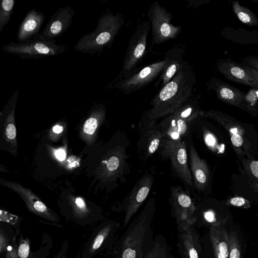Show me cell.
Returning a JSON list of instances; mask_svg holds the SVG:
<instances>
[{"mask_svg": "<svg viewBox=\"0 0 258 258\" xmlns=\"http://www.w3.org/2000/svg\"><path fill=\"white\" fill-rule=\"evenodd\" d=\"M76 203L77 205L81 208H83L85 207L84 201L81 198H77L76 200Z\"/></svg>", "mask_w": 258, "mask_h": 258, "instance_id": "cell-39", "label": "cell"}, {"mask_svg": "<svg viewBox=\"0 0 258 258\" xmlns=\"http://www.w3.org/2000/svg\"><path fill=\"white\" fill-rule=\"evenodd\" d=\"M184 55L185 48L183 46L179 45L174 46L165 52L163 59L166 61V65L155 84L156 86L161 83L162 88L173 78L185 62Z\"/></svg>", "mask_w": 258, "mask_h": 258, "instance_id": "cell-12", "label": "cell"}, {"mask_svg": "<svg viewBox=\"0 0 258 258\" xmlns=\"http://www.w3.org/2000/svg\"><path fill=\"white\" fill-rule=\"evenodd\" d=\"M188 8H197L202 5L208 3L209 0H187L186 1Z\"/></svg>", "mask_w": 258, "mask_h": 258, "instance_id": "cell-27", "label": "cell"}, {"mask_svg": "<svg viewBox=\"0 0 258 258\" xmlns=\"http://www.w3.org/2000/svg\"><path fill=\"white\" fill-rule=\"evenodd\" d=\"M56 156L59 160H63L66 158V153L62 149H59L56 152Z\"/></svg>", "mask_w": 258, "mask_h": 258, "instance_id": "cell-35", "label": "cell"}, {"mask_svg": "<svg viewBox=\"0 0 258 258\" xmlns=\"http://www.w3.org/2000/svg\"><path fill=\"white\" fill-rule=\"evenodd\" d=\"M29 247L26 244H21L19 248L18 254L21 258H27L29 254Z\"/></svg>", "mask_w": 258, "mask_h": 258, "instance_id": "cell-29", "label": "cell"}, {"mask_svg": "<svg viewBox=\"0 0 258 258\" xmlns=\"http://www.w3.org/2000/svg\"><path fill=\"white\" fill-rule=\"evenodd\" d=\"M15 1L14 0H3L0 7V33L9 22L13 13Z\"/></svg>", "mask_w": 258, "mask_h": 258, "instance_id": "cell-21", "label": "cell"}, {"mask_svg": "<svg viewBox=\"0 0 258 258\" xmlns=\"http://www.w3.org/2000/svg\"><path fill=\"white\" fill-rule=\"evenodd\" d=\"M199 98V96H192L173 113L190 124L198 115H200L201 110L198 104Z\"/></svg>", "mask_w": 258, "mask_h": 258, "instance_id": "cell-16", "label": "cell"}, {"mask_svg": "<svg viewBox=\"0 0 258 258\" xmlns=\"http://www.w3.org/2000/svg\"><path fill=\"white\" fill-rule=\"evenodd\" d=\"M228 202L230 205L236 207H242L246 204L248 203V202L246 199L240 197L232 198Z\"/></svg>", "mask_w": 258, "mask_h": 258, "instance_id": "cell-26", "label": "cell"}, {"mask_svg": "<svg viewBox=\"0 0 258 258\" xmlns=\"http://www.w3.org/2000/svg\"><path fill=\"white\" fill-rule=\"evenodd\" d=\"M34 208L39 212H44L46 210L45 205L40 201H37L34 204Z\"/></svg>", "mask_w": 258, "mask_h": 258, "instance_id": "cell-34", "label": "cell"}, {"mask_svg": "<svg viewBox=\"0 0 258 258\" xmlns=\"http://www.w3.org/2000/svg\"><path fill=\"white\" fill-rule=\"evenodd\" d=\"M243 64L258 70V55H250L242 59Z\"/></svg>", "mask_w": 258, "mask_h": 258, "instance_id": "cell-25", "label": "cell"}, {"mask_svg": "<svg viewBox=\"0 0 258 258\" xmlns=\"http://www.w3.org/2000/svg\"><path fill=\"white\" fill-rule=\"evenodd\" d=\"M12 247L11 246H9L7 248L8 250H11L12 249Z\"/></svg>", "mask_w": 258, "mask_h": 258, "instance_id": "cell-40", "label": "cell"}, {"mask_svg": "<svg viewBox=\"0 0 258 258\" xmlns=\"http://www.w3.org/2000/svg\"><path fill=\"white\" fill-rule=\"evenodd\" d=\"M205 217L206 220L209 222H212L214 220V215L211 212L206 213Z\"/></svg>", "mask_w": 258, "mask_h": 258, "instance_id": "cell-36", "label": "cell"}, {"mask_svg": "<svg viewBox=\"0 0 258 258\" xmlns=\"http://www.w3.org/2000/svg\"><path fill=\"white\" fill-rule=\"evenodd\" d=\"M45 18L42 12L35 9L30 10L19 27L16 36L17 42L25 43L39 39L40 31Z\"/></svg>", "mask_w": 258, "mask_h": 258, "instance_id": "cell-10", "label": "cell"}, {"mask_svg": "<svg viewBox=\"0 0 258 258\" xmlns=\"http://www.w3.org/2000/svg\"><path fill=\"white\" fill-rule=\"evenodd\" d=\"M63 130V127L59 125H55L53 128V132L56 134L60 133Z\"/></svg>", "mask_w": 258, "mask_h": 258, "instance_id": "cell-38", "label": "cell"}, {"mask_svg": "<svg viewBox=\"0 0 258 258\" xmlns=\"http://www.w3.org/2000/svg\"><path fill=\"white\" fill-rule=\"evenodd\" d=\"M164 135V138L173 141H181L179 134L175 116L170 114L163 120L158 125Z\"/></svg>", "mask_w": 258, "mask_h": 258, "instance_id": "cell-19", "label": "cell"}, {"mask_svg": "<svg viewBox=\"0 0 258 258\" xmlns=\"http://www.w3.org/2000/svg\"><path fill=\"white\" fill-rule=\"evenodd\" d=\"M124 22L122 14L107 13L99 17L95 29L80 37L74 49L78 52L100 55L105 47L110 48Z\"/></svg>", "mask_w": 258, "mask_h": 258, "instance_id": "cell-2", "label": "cell"}, {"mask_svg": "<svg viewBox=\"0 0 258 258\" xmlns=\"http://www.w3.org/2000/svg\"><path fill=\"white\" fill-rule=\"evenodd\" d=\"M98 124L97 118L94 117L89 118L84 123V133L89 135L93 134L96 130Z\"/></svg>", "mask_w": 258, "mask_h": 258, "instance_id": "cell-23", "label": "cell"}, {"mask_svg": "<svg viewBox=\"0 0 258 258\" xmlns=\"http://www.w3.org/2000/svg\"><path fill=\"white\" fill-rule=\"evenodd\" d=\"M166 63L163 59L136 71L131 76L118 80L115 84L116 87L125 94L136 92L160 77Z\"/></svg>", "mask_w": 258, "mask_h": 258, "instance_id": "cell-7", "label": "cell"}, {"mask_svg": "<svg viewBox=\"0 0 258 258\" xmlns=\"http://www.w3.org/2000/svg\"><path fill=\"white\" fill-rule=\"evenodd\" d=\"M153 183V178L149 174H146L135 184L130 193V207L131 210L135 209L147 197Z\"/></svg>", "mask_w": 258, "mask_h": 258, "instance_id": "cell-15", "label": "cell"}, {"mask_svg": "<svg viewBox=\"0 0 258 258\" xmlns=\"http://www.w3.org/2000/svg\"><path fill=\"white\" fill-rule=\"evenodd\" d=\"M147 16L152 30V45H158L174 39L180 34L181 27L171 23L172 15L158 1H155L149 8Z\"/></svg>", "mask_w": 258, "mask_h": 258, "instance_id": "cell-3", "label": "cell"}, {"mask_svg": "<svg viewBox=\"0 0 258 258\" xmlns=\"http://www.w3.org/2000/svg\"><path fill=\"white\" fill-rule=\"evenodd\" d=\"M229 248L230 258H240V253L237 236L235 233L231 232L229 236Z\"/></svg>", "mask_w": 258, "mask_h": 258, "instance_id": "cell-22", "label": "cell"}, {"mask_svg": "<svg viewBox=\"0 0 258 258\" xmlns=\"http://www.w3.org/2000/svg\"><path fill=\"white\" fill-rule=\"evenodd\" d=\"M190 165L196 187L204 189L208 183L209 173L206 162L199 156L194 146L189 150Z\"/></svg>", "mask_w": 258, "mask_h": 258, "instance_id": "cell-14", "label": "cell"}, {"mask_svg": "<svg viewBox=\"0 0 258 258\" xmlns=\"http://www.w3.org/2000/svg\"><path fill=\"white\" fill-rule=\"evenodd\" d=\"M150 29V23L145 21L139 26L131 38L120 74V79L131 76L136 71L137 64L146 52Z\"/></svg>", "mask_w": 258, "mask_h": 258, "instance_id": "cell-5", "label": "cell"}, {"mask_svg": "<svg viewBox=\"0 0 258 258\" xmlns=\"http://www.w3.org/2000/svg\"><path fill=\"white\" fill-rule=\"evenodd\" d=\"M218 71L225 78L237 83L258 88V83L246 71L243 63L237 62L229 58L217 61Z\"/></svg>", "mask_w": 258, "mask_h": 258, "instance_id": "cell-9", "label": "cell"}, {"mask_svg": "<svg viewBox=\"0 0 258 258\" xmlns=\"http://www.w3.org/2000/svg\"><path fill=\"white\" fill-rule=\"evenodd\" d=\"M164 135L159 126H151L144 136V154L147 158L157 151L160 147Z\"/></svg>", "mask_w": 258, "mask_h": 258, "instance_id": "cell-17", "label": "cell"}, {"mask_svg": "<svg viewBox=\"0 0 258 258\" xmlns=\"http://www.w3.org/2000/svg\"><path fill=\"white\" fill-rule=\"evenodd\" d=\"M6 135L7 137L11 139H14L16 135V130L15 126L13 123L8 124L6 128Z\"/></svg>", "mask_w": 258, "mask_h": 258, "instance_id": "cell-28", "label": "cell"}, {"mask_svg": "<svg viewBox=\"0 0 258 258\" xmlns=\"http://www.w3.org/2000/svg\"><path fill=\"white\" fill-rule=\"evenodd\" d=\"M136 251L131 248L125 249L122 254V258H135Z\"/></svg>", "mask_w": 258, "mask_h": 258, "instance_id": "cell-32", "label": "cell"}, {"mask_svg": "<svg viewBox=\"0 0 258 258\" xmlns=\"http://www.w3.org/2000/svg\"><path fill=\"white\" fill-rule=\"evenodd\" d=\"M75 14V11L70 7L59 8L40 32L39 39L55 41L56 38L62 35L70 28Z\"/></svg>", "mask_w": 258, "mask_h": 258, "instance_id": "cell-8", "label": "cell"}, {"mask_svg": "<svg viewBox=\"0 0 258 258\" xmlns=\"http://www.w3.org/2000/svg\"><path fill=\"white\" fill-rule=\"evenodd\" d=\"M196 82V73L185 61L181 69L165 86L160 88L151 101L152 108L147 112L151 121L174 113L193 96Z\"/></svg>", "mask_w": 258, "mask_h": 258, "instance_id": "cell-1", "label": "cell"}, {"mask_svg": "<svg viewBox=\"0 0 258 258\" xmlns=\"http://www.w3.org/2000/svg\"><path fill=\"white\" fill-rule=\"evenodd\" d=\"M190 258H198V253L195 248H191L189 251Z\"/></svg>", "mask_w": 258, "mask_h": 258, "instance_id": "cell-37", "label": "cell"}, {"mask_svg": "<svg viewBox=\"0 0 258 258\" xmlns=\"http://www.w3.org/2000/svg\"><path fill=\"white\" fill-rule=\"evenodd\" d=\"M232 10L237 18L244 25L258 26V18L249 9L242 6L238 1L232 2Z\"/></svg>", "mask_w": 258, "mask_h": 258, "instance_id": "cell-18", "label": "cell"}, {"mask_svg": "<svg viewBox=\"0 0 258 258\" xmlns=\"http://www.w3.org/2000/svg\"><path fill=\"white\" fill-rule=\"evenodd\" d=\"M250 169L253 176L258 178V161H252L250 164Z\"/></svg>", "mask_w": 258, "mask_h": 258, "instance_id": "cell-31", "label": "cell"}, {"mask_svg": "<svg viewBox=\"0 0 258 258\" xmlns=\"http://www.w3.org/2000/svg\"><path fill=\"white\" fill-rule=\"evenodd\" d=\"M244 67L247 73L254 79L258 83V70L256 69L248 67L246 65L244 64Z\"/></svg>", "mask_w": 258, "mask_h": 258, "instance_id": "cell-30", "label": "cell"}, {"mask_svg": "<svg viewBox=\"0 0 258 258\" xmlns=\"http://www.w3.org/2000/svg\"><path fill=\"white\" fill-rule=\"evenodd\" d=\"M200 115L212 118L224 126L229 132L231 142L235 147H240L243 143L242 128L234 118L224 113L214 110H201Z\"/></svg>", "mask_w": 258, "mask_h": 258, "instance_id": "cell-13", "label": "cell"}, {"mask_svg": "<svg viewBox=\"0 0 258 258\" xmlns=\"http://www.w3.org/2000/svg\"><path fill=\"white\" fill-rule=\"evenodd\" d=\"M104 240V236L102 235H99L95 239L94 243L93 245V248L94 249L98 248L102 244Z\"/></svg>", "mask_w": 258, "mask_h": 258, "instance_id": "cell-33", "label": "cell"}, {"mask_svg": "<svg viewBox=\"0 0 258 258\" xmlns=\"http://www.w3.org/2000/svg\"><path fill=\"white\" fill-rule=\"evenodd\" d=\"M240 108L252 113L258 112V88H251L245 93Z\"/></svg>", "mask_w": 258, "mask_h": 258, "instance_id": "cell-20", "label": "cell"}, {"mask_svg": "<svg viewBox=\"0 0 258 258\" xmlns=\"http://www.w3.org/2000/svg\"><path fill=\"white\" fill-rule=\"evenodd\" d=\"M120 160L117 156H112L109 159L107 163V168L108 171L113 172L116 170L121 163Z\"/></svg>", "mask_w": 258, "mask_h": 258, "instance_id": "cell-24", "label": "cell"}, {"mask_svg": "<svg viewBox=\"0 0 258 258\" xmlns=\"http://www.w3.org/2000/svg\"><path fill=\"white\" fill-rule=\"evenodd\" d=\"M66 49L65 45L56 44L55 41L40 39L31 40L25 43L12 41L2 48L4 51L17 55L21 58L35 59L57 55L64 53Z\"/></svg>", "mask_w": 258, "mask_h": 258, "instance_id": "cell-4", "label": "cell"}, {"mask_svg": "<svg viewBox=\"0 0 258 258\" xmlns=\"http://www.w3.org/2000/svg\"><path fill=\"white\" fill-rule=\"evenodd\" d=\"M160 147L162 155L169 159L175 175L190 187L193 186L191 173L188 166L186 145L182 141L163 138Z\"/></svg>", "mask_w": 258, "mask_h": 258, "instance_id": "cell-6", "label": "cell"}, {"mask_svg": "<svg viewBox=\"0 0 258 258\" xmlns=\"http://www.w3.org/2000/svg\"><path fill=\"white\" fill-rule=\"evenodd\" d=\"M206 86L220 100L240 108L245 92L215 77L211 78Z\"/></svg>", "mask_w": 258, "mask_h": 258, "instance_id": "cell-11", "label": "cell"}]
</instances>
